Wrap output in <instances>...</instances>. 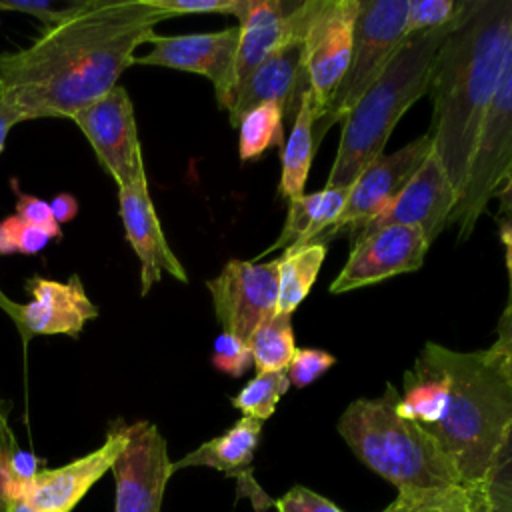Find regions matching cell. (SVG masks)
<instances>
[{
    "instance_id": "obj_1",
    "label": "cell",
    "mask_w": 512,
    "mask_h": 512,
    "mask_svg": "<svg viewBox=\"0 0 512 512\" xmlns=\"http://www.w3.org/2000/svg\"><path fill=\"white\" fill-rule=\"evenodd\" d=\"M168 16L150 0H80L28 46L0 54V100L20 122L70 118L118 86Z\"/></svg>"
},
{
    "instance_id": "obj_2",
    "label": "cell",
    "mask_w": 512,
    "mask_h": 512,
    "mask_svg": "<svg viewBox=\"0 0 512 512\" xmlns=\"http://www.w3.org/2000/svg\"><path fill=\"white\" fill-rule=\"evenodd\" d=\"M512 42V0H464L428 78L430 138L458 198L468 180L482 118Z\"/></svg>"
},
{
    "instance_id": "obj_3",
    "label": "cell",
    "mask_w": 512,
    "mask_h": 512,
    "mask_svg": "<svg viewBox=\"0 0 512 512\" xmlns=\"http://www.w3.org/2000/svg\"><path fill=\"white\" fill-rule=\"evenodd\" d=\"M444 374V408L424 428L450 460L464 486H480L512 424V382L486 350L456 352L430 342Z\"/></svg>"
},
{
    "instance_id": "obj_4",
    "label": "cell",
    "mask_w": 512,
    "mask_h": 512,
    "mask_svg": "<svg viewBox=\"0 0 512 512\" xmlns=\"http://www.w3.org/2000/svg\"><path fill=\"white\" fill-rule=\"evenodd\" d=\"M398 390L386 384L378 398H356L338 420V432L372 472L398 494L460 486V476L422 426L398 414Z\"/></svg>"
},
{
    "instance_id": "obj_5",
    "label": "cell",
    "mask_w": 512,
    "mask_h": 512,
    "mask_svg": "<svg viewBox=\"0 0 512 512\" xmlns=\"http://www.w3.org/2000/svg\"><path fill=\"white\" fill-rule=\"evenodd\" d=\"M450 24L402 42L380 78L342 120V134L328 174L330 188H348L378 158L402 114L428 90L430 66Z\"/></svg>"
},
{
    "instance_id": "obj_6",
    "label": "cell",
    "mask_w": 512,
    "mask_h": 512,
    "mask_svg": "<svg viewBox=\"0 0 512 512\" xmlns=\"http://www.w3.org/2000/svg\"><path fill=\"white\" fill-rule=\"evenodd\" d=\"M408 0H360L352 58L328 108L314 122V144L318 146L328 128L342 122L366 90L380 78L398 52L406 26Z\"/></svg>"
},
{
    "instance_id": "obj_7",
    "label": "cell",
    "mask_w": 512,
    "mask_h": 512,
    "mask_svg": "<svg viewBox=\"0 0 512 512\" xmlns=\"http://www.w3.org/2000/svg\"><path fill=\"white\" fill-rule=\"evenodd\" d=\"M512 162V42L504 58L494 94L482 118L470 172L448 226H458V240H466L488 206Z\"/></svg>"
},
{
    "instance_id": "obj_8",
    "label": "cell",
    "mask_w": 512,
    "mask_h": 512,
    "mask_svg": "<svg viewBox=\"0 0 512 512\" xmlns=\"http://www.w3.org/2000/svg\"><path fill=\"white\" fill-rule=\"evenodd\" d=\"M358 6L360 0H308L302 70L316 106V120L348 70Z\"/></svg>"
},
{
    "instance_id": "obj_9",
    "label": "cell",
    "mask_w": 512,
    "mask_h": 512,
    "mask_svg": "<svg viewBox=\"0 0 512 512\" xmlns=\"http://www.w3.org/2000/svg\"><path fill=\"white\" fill-rule=\"evenodd\" d=\"M432 150V138L426 132L396 152L378 156L350 186L348 198L332 228L314 242L328 246V242L344 230H348L354 238L368 222L380 216L394 202Z\"/></svg>"
},
{
    "instance_id": "obj_10",
    "label": "cell",
    "mask_w": 512,
    "mask_h": 512,
    "mask_svg": "<svg viewBox=\"0 0 512 512\" xmlns=\"http://www.w3.org/2000/svg\"><path fill=\"white\" fill-rule=\"evenodd\" d=\"M72 120L118 188L146 178L134 104L124 86H114L108 94L78 110Z\"/></svg>"
},
{
    "instance_id": "obj_11",
    "label": "cell",
    "mask_w": 512,
    "mask_h": 512,
    "mask_svg": "<svg viewBox=\"0 0 512 512\" xmlns=\"http://www.w3.org/2000/svg\"><path fill=\"white\" fill-rule=\"evenodd\" d=\"M280 258L270 262L228 260L206 282L222 332L250 342L256 328L276 314Z\"/></svg>"
},
{
    "instance_id": "obj_12",
    "label": "cell",
    "mask_w": 512,
    "mask_h": 512,
    "mask_svg": "<svg viewBox=\"0 0 512 512\" xmlns=\"http://www.w3.org/2000/svg\"><path fill=\"white\" fill-rule=\"evenodd\" d=\"M30 302L10 300L0 290V310H4L24 344L34 336H70L78 338L88 320L98 316L96 304L88 298L78 274L66 282L32 276L26 280Z\"/></svg>"
},
{
    "instance_id": "obj_13",
    "label": "cell",
    "mask_w": 512,
    "mask_h": 512,
    "mask_svg": "<svg viewBox=\"0 0 512 512\" xmlns=\"http://www.w3.org/2000/svg\"><path fill=\"white\" fill-rule=\"evenodd\" d=\"M124 432L126 444L112 464L114 512H160L166 484L174 474L168 444L148 420L124 424Z\"/></svg>"
},
{
    "instance_id": "obj_14",
    "label": "cell",
    "mask_w": 512,
    "mask_h": 512,
    "mask_svg": "<svg viewBox=\"0 0 512 512\" xmlns=\"http://www.w3.org/2000/svg\"><path fill=\"white\" fill-rule=\"evenodd\" d=\"M126 444L124 424L116 422L102 446L58 468L38 470L10 484L8 498L20 496L40 512H70L80 498L108 472Z\"/></svg>"
},
{
    "instance_id": "obj_15",
    "label": "cell",
    "mask_w": 512,
    "mask_h": 512,
    "mask_svg": "<svg viewBox=\"0 0 512 512\" xmlns=\"http://www.w3.org/2000/svg\"><path fill=\"white\" fill-rule=\"evenodd\" d=\"M428 240L414 226L394 224L380 228L356 242L340 274L330 284L332 294H344L386 278L414 272L424 264Z\"/></svg>"
},
{
    "instance_id": "obj_16",
    "label": "cell",
    "mask_w": 512,
    "mask_h": 512,
    "mask_svg": "<svg viewBox=\"0 0 512 512\" xmlns=\"http://www.w3.org/2000/svg\"><path fill=\"white\" fill-rule=\"evenodd\" d=\"M458 202V192L454 190L440 158L432 150L420 170L404 186V190L394 198V202L372 222H368L352 242L394 224L414 226L424 232L428 244L448 226V218Z\"/></svg>"
},
{
    "instance_id": "obj_17",
    "label": "cell",
    "mask_w": 512,
    "mask_h": 512,
    "mask_svg": "<svg viewBox=\"0 0 512 512\" xmlns=\"http://www.w3.org/2000/svg\"><path fill=\"white\" fill-rule=\"evenodd\" d=\"M118 204L126 240L140 260L142 296L148 294L150 288L162 280V274H170L180 282H188V274L168 246V240L156 216L148 192V178L118 188Z\"/></svg>"
},
{
    "instance_id": "obj_18",
    "label": "cell",
    "mask_w": 512,
    "mask_h": 512,
    "mask_svg": "<svg viewBox=\"0 0 512 512\" xmlns=\"http://www.w3.org/2000/svg\"><path fill=\"white\" fill-rule=\"evenodd\" d=\"M240 40V28H224L220 32H200L184 36H158L148 42L150 52L136 58L134 64L162 66L182 72L202 74L214 84V94L220 96L230 78L232 62Z\"/></svg>"
},
{
    "instance_id": "obj_19",
    "label": "cell",
    "mask_w": 512,
    "mask_h": 512,
    "mask_svg": "<svg viewBox=\"0 0 512 512\" xmlns=\"http://www.w3.org/2000/svg\"><path fill=\"white\" fill-rule=\"evenodd\" d=\"M308 82L302 70V40L290 42L272 52L240 86L232 108L228 110L230 124L238 128L240 120L256 106L278 102L286 114L298 108L300 94Z\"/></svg>"
},
{
    "instance_id": "obj_20",
    "label": "cell",
    "mask_w": 512,
    "mask_h": 512,
    "mask_svg": "<svg viewBox=\"0 0 512 512\" xmlns=\"http://www.w3.org/2000/svg\"><path fill=\"white\" fill-rule=\"evenodd\" d=\"M348 192H350V186L348 188L326 186L318 192L290 198L286 224L278 240L270 248H266L262 254H258V258H264L280 248L302 246L320 238L336 222L348 198Z\"/></svg>"
},
{
    "instance_id": "obj_21",
    "label": "cell",
    "mask_w": 512,
    "mask_h": 512,
    "mask_svg": "<svg viewBox=\"0 0 512 512\" xmlns=\"http://www.w3.org/2000/svg\"><path fill=\"white\" fill-rule=\"evenodd\" d=\"M262 432V422L250 416H242L224 434L200 444L196 450L188 452L180 460L172 462L174 472L190 466H206L220 470L230 476H240L250 470L254 450L258 446Z\"/></svg>"
},
{
    "instance_id": "obj_22",
    "label": "cell",
    "mask_w": 512,
    "mask_h": 512,
    "mask_svg": "<svg viewBox=\"0 0 512 512\" xmlns=\"http://www.w3.org/2000/svg\"><path fill=\"white\" fill-rule=\"evenodd\" d=\"M314 122H316V106L310 90L306 88L300 94L296 116L292 120V132L282 148V174H280V186H278L282 198L290 200L304 194V186H306L310 164L316 150Z\"/></svg>"
},
{
    "instance_id": "obj_23",
    "label": "cell",
    "mask_w": 512,
    "mask_h": 512,
    "mask_svg": "<svg viewBox=\"0 0 512 512\" xmlns=\"http://www.w3.org/2000/svg\"><path fill=\"white\" fill-rule=\"evenodd\" d=\"M326 256V244L310 242L286 248L278 268L276 312L292 314L308 296Z\"/></svg>"
},
{
    "instance_id": "obj_24",
    "label": "cell",
    "mask_w": 512,
    "mask_h": 512,
    "mask_svg": "<svg viewBox=\"0 0 512 512\" xmlns=\"http://www.w3.org/2000/svg\"><path fill=\"white\" fill-rule=\"evenodd\" d=\"M382 512H492L484 486H454L398 494Z\"/></svg>"
},
{
    "instance_id": "obj_25",
    "label": "cell",
    "mask_w": 512,
    "mask_h": 512,
    "mask_svg": "<svg viewBox=\"0 0 512 512\" xmlns=\"http://www.w3.org/2000/svg\"><path fill=\"white\" fill-rule=\"evenodd\" d=\"M248 346L256 372L286 370L296 352L290 314L276 312L266 322H262L252 334Z\"/></svg>"
},
{
    "instance_id": "obj_26",
    "label": "cell",
    "mask_w": 512,
    "mask_h": 512,
    "mask_svg": "<svg viewBox=\"0 0 512 512\" xmlns=\"http://www.w3.org/2000/svg\"><path fill=\"white\" fill-rule=\"evenodd\" d=\"M284 106L266 102L252 108L238 124L240 160H256L274 146H284Z\"/></svg>"
},
{
    "instance_id": "obj_27",
    "label": "cell",
    "mask_w": 512,
    "mask_h": 512,
    "mask_svg": "<svg viewBox=\"0 0 512 512\" xmlns=\"http://www.w3.org/2000/svg\"><path fill=\"white\" fill-rule=\"evenodd\" d=\"M290 382L286 370L280 372H258L236 396H232V406L244 416L254 420H268L282 394L288 390Z\"/></svg>"
},
{
    "instance_id": "obj_28",
    "label": "cell",
    "mask_w": 512,
    "mask_h": 512,
    "mask_svg": "<svg viewBox=\"0 0 512 512\" xmlns=\"http://www.w3.org/2000/svg\"><path fill=\"white\" fill-rule=\"evenodd\" d=\"M492 512H512V424L482 482Z\"/></svg>"
},
{
    "instance_id": "obj_29",
    "label": "cell",
    "mask_w": 512,
    "mask_h": 512,
    "mask_svg": "<svg viewBox=\"0 0 512 512\" xmlns=\"http://www.w3.org/2000/svg\"><path fill=\"white\" fill-rule=\"evenodd\" d=\"M462 2L464 0H408L404 36L410 38L452 24L462 10Z\"/></svg>"
},
{
    "instance_id": "obj_30",
    "label": "cell",
    "mask_w": 512,
    "mask_h": 512,
    "mask_svg": "<svg viewBox=\"0 0 512 512\" xmlns=\"http://www.w3.org/2000/svg\"><path fill=\"white\" fill-rule=\"evenodd\" d=\"M336 358L320 348H296L288 368L286 376L290 386L304 388L318 380L324 372H328L334 366Z\"/></svg>"
},
{
    "instance_id": "obj_31",
    "label": "cell",
    "mask_w": 512,
    "mask_h": 512,
    "mask_svg": "<svg viewBox=\"0 0 512 512\" xmlns=\"http://www.w3.org/2000/svg\"><path fill=\"white\" fill-rule=\"evenodd\" d=\"M210 360L218 372H224L232 378H240L252 364V352L250 346L236 338L234 334L220 332V336L214 340Z\"/></svg>"
},
{
    "instance_id": "obj_32",
    "label": "cell",
    "mask_w": 512,
    "mask_h": 512,
    "mask_svg": "<svg viewBox=\"0 0 512 512\" xmlns=\"http://www.w3.org/2000/svg\"><path fill=\"white\" fill-rule=\"evenodd\" d=\"M12 186H14V192H16V216L22 218L30 226L46 230L56 240L62 238V228H60V224L56 222V218L52 214L50 202H44L38 196H32V194H26V192L18 190L16 182H12Z\"/></svg>"
},
{
    "instance_id": "obj_33",
    "label": "cell",
    "mask_w": 512,
    "mask_h": 512,
    "mask_svg": "<svg viewBox=\"0 0 512 512\" xmlns=\"http://www.w3.org/2000/svg\"><path fill=\"white\" fill-rule=\"evenodd\" d=\"M496 334L498 338L486 350V356L498 368V372L512 382V302H506L496 326Z\"/></svg>"
},
{
    "instance_id": "obj_34",
    "label": "cell",
    "mask_w": 512,
    "mask_h": 512,
    "mask_svg": "<svg viewBox=\"0 0 512 512\" xmlns=\"http://www.w3.org/2000/svg\"><path fill=\"white\" fill-rule=\"evenodd\" d=\"M274 504L278 512H344L332 500L312 492L306 486L290 488Z\"/></svg>"
},
{
    "instance_id": "obj_35",
    "label": "cell",
    "mask_w": 512,
    "mask_h": 512,
    "mask_svg": "<svg viewBox=\"0 0 512 512\" xmlns=\"http://www.w3.org/2000/svg\"><path fill=\"white\" fill-rule=\"evenodd\" d=\"M168 18L180 14H236L238 0H150Z\"/></svg>"
},
{
    "instance_id": "obj_36",
    "label": "cell",
    "mask_w": 512,
    "mask_h": 512,
    "mask_svg": "<svg viewBox=\"0 0 512 512\" xmlns=\"http://www.w3.org/2000/svg\"><path fill=\"white\" fill-rule=\"evenodd\" d=\"M16 448H18V444L8 426L6 412L0 404V512H8V486L12 482L10 456Z\"/></svg>"
},
{
    "instance_id": "obj_37",
    "label": "cell",
    "mask_w": 512,
    "mask_h": 512,
    "mask_svg": "<svg viewBox=\"0 0 512 512\" xmlns=\"http://www.w3.org/2000/svg\"><path fill=\"white\" fill-rule=\"evenodd\" d=\"M72 4L64 6V8H56V4L52 2H44V0H0V10L4 12H22L28 16H36L38 20H42L44 26H50L54 22H58L60 18L66 16V12L70 10Z\"/></svg>"
},
{
    "instance_id": "obj_38",
    "label": "cell",
    "mask_w": 512,
    "mask_h": 512,
    "mask_svg": "<svg viewBox=\"0 0 512 512\" xmlns=\"http://www.w3.org/2000/svg\"><path fill=\"white\" fill-rule=\"evenodd\" d=\"M52 240V234H48L46 230L42 228H36V226H30L22 220V226H20V232H18V254H24V256H34L38 254L40 250H44V246Z\"/></svg>"
},
{
    "instance_id": "obj_39",
    "label": "cell",
    "mask_w": 512,
    "mask_h": 512,
    "mask_svg": "<svg viewBox=\"0 0 512 512\" xmlns=\"http://www.w3.org/2000/svg\"><path fill=\"white\" fill-rule=\"evenodd\" d=\"M22 226V218L10 214L0 220V256L18 254V232Z\"/></svg>"
},
{
    "instance_id": "obj_40",
    "label": "cell",
    "mask_w": 512,
    "mask_h": 512,
    "mask_svg": "<svg viewBox=\"0 0 512 512\" xmlns=\"http://www.w3.org/2000/svg\"><path fill=\"white\" fill-rule=\"evenodd\" d=\"M498 234L500 242L504 246L506 256V270H508V302H512V212L510 214H498Z\"/></svg>"
},
{
    "instance_id": "obj_41",
    "label": "cell",
    "mask_w": 512,
    "mask_h": 512,
    "mask_svg": "<svg viewBox=\"0 0 512 512\" xmlns=\"http://www.w3.org/2000/svg\"><path fill=\"white\" fill-rule=\"evenodd\" d=\"M50 208H52V214H54L56 222L58 224H66V222H70L76 216L78 200L72 194H68V192H60V194H56L52 198Z\"/></svg>"
},
{
    "instance_id": "obj_42",
    "label": "cell",
    "mask_w": 512,
    "mask_h": 512,
    "mask_svg": "<svg viewBox=\"0 0 512 512\" xmlns=\"http://www.w3.org/2000/svg\"><path fill=\"white\" fill-rule=\"evenodd\" d=\"M492 198H498L500 202V214H510L512 212V162L500 182V186L496 188L494 196Z\"/></svg>"
},
{
    "instance_id": "obj_43",
    "label": "cell",
    "mask_w": 512,
    "mask_h": 512,
    "mask_svg": "<svg viewBox=\"0 0 512 512\" xmlns=\"http://www.w3.org/2000/svg\"><path fill=\"white\" fill-rule=\"evenodd\" d=\"M18 122H20V116L4 100H0V154L4 150V144H6L10 128L14 124H18Z\"/></svg>"
},
{
    "instance_id": "obj_44",
    "label": "cell",
    "mask_w": 512,
    "mask_h": 512,
    "mask_svg": "<svg viewBox=\"0 0 512 512\" xmlns=\"http://www.w3.org/2000/svg\"><path fill=\"white\" fill-rule=\"evenodd\" d=\"M8 512H40V510L30 506L24 498L12 496V498H8Z\"/></svg>"
}]
</instances>
